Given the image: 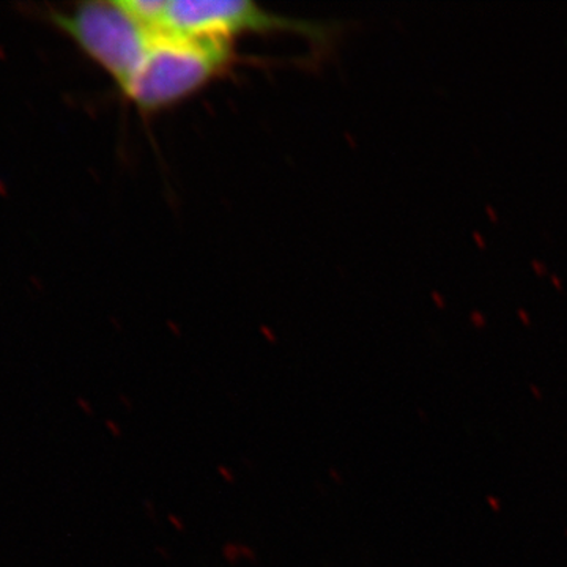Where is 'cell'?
<instances>
[{
    "label": "cell",
    "instance_id": "cell-4",
    "mask_svg": "<svg viewBox=\"0 0 567 567\" xmlns=\"http://www.w3.org/2000/svg\"><path fill=\"white\" fill-rule=\"evenodd\" d=\"M223 555H224V558H226L227 561L230 563V565H235V563H237L238 559L241 558L240 544H235V543L224 544Z\"/></svg>",
    "mask_w": 567,
    "mask_h": 567
},
{
    "label": "cell",
    "instance_id": "cell-11",
    "mask_svg": "<svg viewBox=\"0 0 567 567\" xmlns=\"http://www.w3.org/2000/svg\"><path fill=\"white\" fill-rule=\"evenodd\" d=\"M156 551H159V554H162V557H163V558H166V559H169V558H171V557H169V551H167V550H163V548H162V547H156Z\"/></svg>",
    "mask_w": 567,
    "mask_h": 567
},
{
    "label": "cell",
    "instance_id": "cell-9",
    "mask_svg": "<svg viewBox=\"0 0 567 567\" xmlns=\"http://www.w3.org/2000/svg\"><path fill=\"white\" fill-rule=\"evenodd\" d=\"M145 507L148 509V516H151V518H155V506H153V503L145 502Z\"/></svg>",
    "mask_w": 567,
    "mask_h": 567
},
{
    "label": "cell",
    "instance_id": "cell-7",
    "mask_svg": "<svg viewBox=\"0 0 567 567\" xmlns=\"http://www.w3.org/2000/svg\"><path fill=\"white\" fill-rule=\"evenodd\" d=\"M169 522L173 524V527L175 529H178V532L183 533L185 532V525H183V522L177 516H174V514H169Z\"/></svg>",
    "mask_w": 567,
    "mask_h": 567
},
{
    "label": "cell",
    "instance_id": "cell-1",
    "mask_svg": "<svg viewBox=\"0 0 567 567\" xmlns=\"http://www.w3.org/2000/svg\"><path fill=\"white\" fill-rule=\"evenodd\" d=\"M235 62L230 41L156 33L121 93L141 114H158L192 99Z\"/></svg>",
    "mask_w": 567,
    "mask_h": 567
},
{
    "label": "cell",
    "instance_id": "cell-10",
    "mask_svg": "<svg viewBox=\"0 0 567 567\" xmlns=\"http://www.w3.org/2000/svg\"><path fill=\"white\" fill-rule=\"evenodd\" d=\"M121 399H122L123 405L128 406V410L133 409L132 401H130V398H125V395L121 394Z\"/></svg>",
    "mask_w": 567,
    "mask_h": 567
},
{
    "label": "cell",
    "instance_id": "cell-5",
    "mask_svg": "<svg viewBox=\"0 0 567 567\" xmlns=\"http://www.w3.org/2000/svg\"><path fill=\"white\" fill-rule=\"evenodd\" d=\"M240 555H241V558H246V559H249V561L256 563L257 557H256V550H254V548L244 546V544H240Z\"/></svg>",
    "mask_w": 567,
    "mask_h": 567
},
{
    "label": "cell",
    "instance_id": "cell-8",
    "mask_svg": "<svg viewBox=\"0 0 567 567\" xmlns=\"http://www.w3.org/2000/svg\"><path fill=\"white\" fill-rule=\"evenodd\" d=\"M106 425H107V427H110V431L115 436H121L122 435L121 425H118L117 423H112V421H107Z\"/></svg>",
    "mask_w": 567,
    "mask_h": 567
},
{
    "label": "cell",
    "instance_id": "cell-3",
    "mask_svg": "<svg viewBox=\"0 0 567 567\" xmlns=\"http://www.w3.org/2000/svg\"><path fill=\"white\" fill-rule=\"evenodd\" d=\"M159 33L230 43L248 33H292L316 47L331 40L330 25L282 17L248 0H166Z\"/></svg>",
    "mask_w": 567,
    "mask_h": 567
},
{
    "label": "cell",
    "instance_id": "cell-6",
    "mask_svg": "<svg viewBox=\"0 0 567 567\" xmlns=\"http://www.w3.org/2000/svg\"><path fill=\"white\" fill-rule=\"evenodd\" d=\"M218 473H219V475L223 476L224 481H227V483H229V484H234L235 483L234 473L230 472V470L227 468L226 465H219L218 466Z\"/></svg>",
    "mask_w": 567,
    "mask_h": 567
},
{
    "label": "cell",
    "instance_id": "cell-2",
    "mask_svg": "<svg viewBox=\"0 0 567 567\" xmlns=\"http://www.w3.org/2000/svg\"><path fill=\"white\" fill-rule=\"evenodd\" d=\"M50 17L55 28L110 74L118 91L133 76L156 35L123 7L122 0L82 2L71 10L51 11Z\"/></svg>",
    "mask_w": 567,
    "mask_h": 567
}]
</instances>
